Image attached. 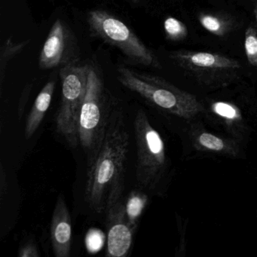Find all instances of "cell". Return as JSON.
Returning a JSON list of instances; mask_svg holds the SVG:
<instances>
[{"mask_svg":"<svg viewBox=\"0 0 257 257\" xmlns=\"http://www.w3.org/2000/svg\"><path fill=\"white\" fill-rule=\"evenodd\" d=\"M129 145L125 115L115 103L100 150L87 168L85 201L97 214H106L122 198Z\"/></svg>","mask_w":257,"mask_h":257,"instance_id":"1","label":"cell"},{"mask_svg":"<svg viewBox=\"0 0 257 257\" xmlns=\"http://www.w3.org/2000/svg\"><path fill=\"white\" fill-rule=\"evenodd\" d=\"M115 104L106 92L101 74L90 64L88 87L78 121L79 146L85 153L87 165L100 150Z\"/></svg>","mask_w":257,"mask_h":257,"instance_id":"2","label":"cell"},{"mask_svg":"<svg viewBox=\"0 0 257 257\" xmlns=\"http://www.w3.org/2000/svg\"><path fill=\"white\" fill-rule=\"evenodd\" d=\"M87 22L93 35L119 49L133 64L161 68L153 51L118 18L103 10H91L87 14Z\"/></svg>","mask_w":257,"mask_h":257,"instance_id":"3","label":"cell"},{"mask_svg":"<svg viewBox=\"0 0 257 257\" xmlns=\"http://www.w3.org/2000/svg\"><path fill=\"white\" fill-rule=\"evenodd\" d=\"M90 64H72L60 70L61 100L55 127L58 135L72 148L79 146L78 121L88 87Z\"/></svg>","mask_w":257,"mask_h":257,"instance_id":"4","label":"cell"},{"mask_svg":"<svg viewBox=\"0 0 257 257\" xmlns=\"http://www.w3.org/2000/svg\"><path fill=\"white\" fill-rule=\"evenodd\" d=\"M134 132L137 149V182L141 189H150L163 163V142L142 109H138L135 115Z\"/></svg>","mask_w":257,"mask_h":257,"instance_id":"5","label":"cell"},{"mask_svg":"<svg viewBox=\"0 0 257 257\" xmlns=\"http://www.w3.org/2000/svg\"><path fill=\"white\" fill-rule=\"evenodd\" d=\"M80 52L77 40L68 25L58 19L52 25L39 59L41 70H52L78 64Z\"/></svg>","mask_w":257,"mask_h":257,"instance_id":"6","label":"cell"},{"mask_svg":"<svg viewBox=\"0 0 257 257\" xmlns=\"http://www.w3.org/2000/svg\"><path fill=\"white\" fill-rule=\"evenodd\" d=\"M107 240L105 255L108 257L127 256L132 251L136 231L129 223L121 198L106 214Z\"/></svg>","mask_w":257,"mask_h":257,"instance_id":"7","label":"cell"},{"mask_svg":"<svg viewBox=\"0 0 257 257\" xmlns=\"http://www.w3.org/2000/svg\"><path fill=\"white\" fill-rule=\"evenodd\" d=\"M171 58L182 68L197 73H219L240 69L239 61L219 54L180 50Z\"/></svg>","mask_w":257,"mask_h":257,"instance_id":"8","label":"cell"},{"mask_svg":"<svg viewBox=\"0 0 257 257\" xmlns=\"http://www.w3.org/2000/svg\"><path fill=\"white\" fill-rule=\"evenodd\" d=\"M50 235L55 256H70L73 226L70 211L63 195L58 196L54 208L51 221Z\"/></svg>","mask_w":257,"mask_h":257,"instance_id":"9","label":"cell"},{"mask_svg":"<svg viewBox=\"0 0 257 257\" xmlns=\"http://www.w3.org/2000/svg\"><path fill=\"white\" fill-rule=\"evenodd\" d=\"M55 89V81H49L37 96L25 124V137L27 140L31 139L38 130L46 112L50 107Z\"/></svg>","mask_w":257,"mask_h":257,"instance_id":"10","label":"cell"},{"mask_svg":"<svg viewBox=\"0 0 257 257\" xmlns=\"http://www.w3.org/2000/svg\"><path fill=\"white\" fill-rule=\"evenodd\" d=\"M147 203V195L140 190L132 191L127 198L124 200L126 216L129 223L136 231Z\"/></svg>","mask_w":257,"mask_h":257,"instance_id":"11","label":"cell"},{"mask_svg":"<svg viewBox=\"0 0 257 257\" xmlns=\"http://www.w3.org/2000/svg\"><path fill=\"white\" fill-rule=\"evenodd\" d=\"M30 40L22 42H15L13 38H9L3 45L0 52V85H4L6 71L9 62L16 55H19L28 44Z\"/></svg>","mask_w":257,"mask_h":257,"instance_id":"12","label":"cell"},{"mask_svg":"<svg viewBox=\"0 0 257 257\" xmlns=\"http://www.w3.org/2000/svg\"><path fill=\"white\" fill-rule=\"evenodd\" d=\"M245 52L251 65L257 67V27L251 24L245 33Z\"/></svg>","mask_w":257,"mask_h":257,"instance_id":"13","label":"cell"},{"mask_svg":"<svg viewBox=\"0 0 257 257\" xmlns=\"http://www.w3.org/2000/svg\"><path fill=\"white\" fill-rule=\"evenodd\" d=\"M165 34L169 40L179 41L187 36L188 31L186 25L175 18L169 17L164 23Z\"/></svg>","mask_w":257,"mask_h":257,"instance_id":"14","label":"cell"},{"mask_svg":"<svg viewBox=\"0 0 257 257\" xmlns=\"http://www.w3.org/2000/svg\"><path fill=\"white\" fill-rule=\"evenodd\" d=\"M201 26L209 32L218 36H222L226 32V25L223 21L211 15L201 14L199 16Z\"/></svg>","mask_w":257,"mask_h":257,"instance_id":"15","label":"cell"},{"mask_svg":"<svg viewBox=\"0 0 257 257\" xmlns=\"http://www.w3.org/2000/svg\"><path fill=\"white\" fill-rule=\"evenodd\" d=\"M18 255L19 257H39L40 252L37 243L33 240H28L21 245Z\"/></svg>","mask_w":257,"mask_h":257,"instance_id":"16","label":"cell"},{"mask_svg":"<svg viewBox=\"0 0 257 257\" xmlns=\"http://www.w3.org/2000/svg\"><path fill=\"white\" fill-rule=\"evenodd\" d=\"M200 142L204 147L212 150H222L223 148V143L219 138L210 134H203L200 137Z\"/></svg>","mask_w":257,"mask_h":257,"instance_id":"17","label":"cell"},{"mask_svg":"<svg viewBox=\"0 0 257 257\" xmlns=\"http://www.w3.org/2000/svg\"><path fill=\"white\" fill-rule=\"evenodd\" d=\"M103 236L98 231H91L87 236L86 243L88 249L96 252L100 249L103 244Z\"/></svg>","mask_w":257,"mask_h":257,"instance_id":"18","label":"cell"},{"mask_svg":"<svg viewBox=\"0 0 257 257\" xmlns=\"http://www.w3.org/2000/svg\"><path fill=\"white\" fill-rule=\"evenodd\" d=\"M215 111L216 113L222 115L223 117H226L228 118H233L236 115V111L232 106L225 103H216L214 106Z\"/></svg>","mask_w":257,"mask_h":257,"instance_id":"19","label":"cell"},{"mask_svg":"<svg viewBox=\"0 0 257 257\" xmlns=\"http://www.w3.org/2000/svg\"><path fill=\"white\" fill-rule=\"evenodd\" d=\"M0 193H1V198H4V195L7 192V175L4 171V166L1 165V176H0Z\"/></svg>","mask_w":257,"mask_h":257,"instance_id":"20","label":"cell"},{"mask_svg":"<svg viewBox=\"0 0 257 257\" xmlns=\"http://www.w3.org/2000/svg\"><path fill=\"white\" fill-rule=\"evenodd\" d=\"M255 19H256V22H257V7H256V8H255Z\"/></svg>","mask_w":257,"mask_h":257,"instance_id":"21","label":"cell"},{"mask_svg":"<svg viewBox=\"0 0 257 257\" xmlns=\"http://www.w3.org/2000/svg\"><path fill=\"white\" fill-rule=\"evenodd\" d=\"M132 2L135 3V4H138V3L140 2V0H132Z\"/></svg>","mask_w":257,"mask_h":257,"instance_id":"22","label":"cell"}]
</instances>
